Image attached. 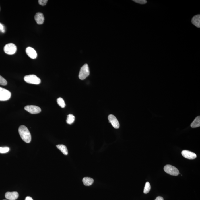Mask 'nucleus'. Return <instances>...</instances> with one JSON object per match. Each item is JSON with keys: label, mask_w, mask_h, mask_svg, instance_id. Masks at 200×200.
I'll return each instance as SVG.
<instances>
[{"label": "nucleus", "mask_w": 200, "mask_h": 200, "mask_svg": "<svg viewBox=\"0 0 200 200\" xmlns=\"http://www.w3.org/2000/svg\"><path fill=\"white\" fill-rule=\"evenodd\" d=\"M56 147L65 155H67L68 154V151H67V147H66V146L63 145L61 144L56 145Z\"/></svg>", "instance_id": "16"}, {"label": "nucleus", "mask_w": 200, "mask_h": 200, "mask_svg": "<svg viewBox=\"0 0 200 200\" xmlns=\"http://www.w3.org/2000/svg\"><path fill=\"white\" fill-rule=\"evenodd\" d=\"M24 110L31 114H38L41 111L40 107L35 105H27L24 107Z\"/></svg>", "instance_id": "7"}, {"label": "nucleus", "mask_w": 200, "mask_h": 200, "mask_svg": "<svg viewBox=\"0 0 200 200\" xmlns=\"http://www.w3.org/2000/svg\"><path fill=\"white\" fill-rule=\"evenodd\" d=\"M108 119L109 122L111 123V125L114 128L118 129L119 127V123L117 118L114 115L110 114L109 115Z\"/></svg>", "instance_id": "8"}, {"label": "nucleus", "mask_w": 200, "mask_h": 200, "mask_svg": "<svg viewBox=\"0 0 200 200\" xmlns=\"http://www.w3.org/2000/svg\"><path fill=\"white\" fill-rule=\"evenodd\" d=\"M19 133L22 139L27 143H30L31 141V135L27 127L24 125L20 126Z\"/></svg>", "instance_id": "1"}, {"label": "nucleus", "mask_w": 200, "mask_h": 200, "mask_svg": "<svg viewBox=\"0 0 200 200\" xmlns=\"http://www.w3.org/2000/svg\"><path fill=\"white\" fill-rule=\"evenodd\" d=\"M181 154L184 158L189 159H194L197 157L195 153L187 150H183Z\"/></svg>", "instance_id": "9"}, {"label": "nucleus", "mask_w": 200, "mask_h": 200, "mask_svg": "<svg viewBox=\"0 0 200 200\" xmlns=\"http://www.w3.org/2000/svg\"><path fill=\"white\" fill-rule=\"evenodd\" d=\"M192 23L196 27L200 28V15H197L194 16L192 19Z\"/></svg>", "instance_id": "13"}, {"label": "nucleus", "mask_w": 200, "mask_h": 200, "mask_svg": "<svg viewBox=\"0 0 200 200\" xmlns=\"http://www.w3.org/2000/svg\"><path fill=\"white\" fill-rule=\"evenodd\" d=\"M17 51V46L13 44H7L5 45L4 47V51L7 54L9 55L14 54Z\"/></svg>", "instance_id": "5"}, {"label": "nucleus", "mask_w": 200, "mask_h": 200, "mask_svg": "<svg viewBox=\"0 0 200 200\" xmlns=\"http://www.w3.org/2000/svg\"><path fill=\"white\" fill-rule=\"evenodd\" d=\"M90 74L89 66L85 64L81 67L80 71L79 78L81 80L85 79Z\"/></svg>", "instance_id": "3"}, {"label": "nucleus", "mask_w": 200, "mask_h": 200, "mask_svg": "<svg viewBox=\"0 0 200 200\" xmlns=\"http://www.w3.org/2000/svg\"><path fill=\"white\" fill-rule=\"evenodd\" d=\"M35 19L37 24H43L44 20H45L44 15L40 12H38L36 14L35 16Z\"/></svg>", "instance_id": "12"}, {"label": "nucleus", "mask_w": 200, "mask_h": 200, "mask_svg": "<svg viewBox=\"0 0 200 200\" xmlns=\"http://www.w3.org/2000/svg\"><path fill=\"white\" fill-rule=\"evenodd\" d=\"M155 200H164V199L163 197H161V196H158V197H156Z\"/></svg>", "instance_id": "25"}, {"label": "nucleus", "mask_w": 200, "mask_h": 200, "mask_svg": "<svg viewBox=\"0 0 200 200\" xmlns=\"http://www.w3.org/2000/svg\"><path fill=\"white\" fill-rule=\"evenodd\" d=\"M47 0H39L38 2L39 4L42 6H45L47 3Z\"/></svg>", "instance_id": "23"}, {"label": "nucleus", "mask_w": 200, "mask_h": 200, "mask_svg": "<svg viewBox=\"0 0 200 200\" xmlns=\"http://www.w3.org/2000/svg\"><path fill=\"white\" fill-rule=\"evenodd\" d=\"M25 200H33V199L30 196H27L26 197Z\"/></svg>", "instance_id": "26"}, {"label": "nucleus", "mask_w": 200, "mask_h": 200, "mask_svg": "<svg viewBox=\"0 0 200 200\" xmlns=\"http://www.w3.org/2000/svg\"></svg>", "instance_id": "27"}, {"label": "nucleus", "mask_w": 200, "mask_h": 200, "mask_svg": "<svg viewBox=\"0 0 200 200\" xmlns=\"http://www.w3.org/2000/svg\"><path fill=\"white\" fill-rule=\"evenodd\" d=\"M7 84V80L5 78L0 75V85L5 86Z\"/></svg>", "instance_id": "21"}, {"label": "nucleus", "mask_w": 200, "mask_h": 200, "mask_svg": "<svg viewBox=\"0 0 200 200\" xmlns=\"http://www.w3.org/2000/svg\"><path fill=\"white\" fill-rule=\"evenodd\" d=\"M27 54L30 58L35 59L37 57V53L35 49L31 47H28L26 50Z\"/></svg>", "instance_id": "10"}, {"label": "nucleus", "mask_w": 200, "mask_h": 200, "mask_svg": "<svg viewBox=\"0 0 200 200\" xmlns=\"http://www.w3.org/2000/svg\"><path fill=\"white\" fill-rule=\"evenodd\" d=\"M83 181L84 184L86 186H90L94 183V180L90 177H84L83 180Z\"/></svg>", "instance_id": "14"}, {"label": "nucleus", "mask_w": 200, "mask_h": 200, "mask_svg": "<svg viewBox=\"0 0 200 200\" xmlns=\"http://www.w3.org/2000/svg\"><path fill=\"white\" fill-rule=\"evenodd\" d=\"M134 2L140 4H145L147 3V1L146 0H134Z\"/></svg>", "instance_id": "22"}, {"label": "nucleus", "mask_w": 200, "mask_h": 200, "mask_svg": "<svg viewBox=\"0 0 200 200\" xmlns=\"http://www.w3.org/2000/svg\"><path fill=\"white\" fill-rule=\"evenodd\" d=\"M164 170L165 172L173 176H177L180 174L178 169L175 166L171 165H168L165 166L164 167Z\"/></svg>", "instance_id": "4"}, {"label": "nucleus", "mask_w": 200, "mask_h": 200, "mask_svg": "<svg viewBox=\"0 0 200 200\" xmlns=\"http://www.w3.org/2000/svg\"><path fill=\"white\" fill-rule=\"evenodd\" d=\"M24 79L26 82L29 84H39L41 83L40 79L35 75L25 76Z\"/></svg>", "instance_id": "2"}, {"label": "nucleus", "mask_w": 200, "mask_h": 200, "mask_svg": "<svg viewBox=\"0 0 200 200\" xmlns=\"http://www.w3.org/2000/svg\"><path fill=\"white\" fill-rule=\"evenodd\" d=\"M151 189V186L150 184L148 182L146 183L145 186L143 193L145 194L148 193Z\"/></svg>", "instance_id": "18"}, {"label": "nucleus", "mask_w": 200, "mask_h": 200, "mask_svg": "<svg viewBox=\"0 0 200 200\" xmlns=\"http://www.w3.org/2000/svg\"><path fill=\"white\" fill-rule=\"evenodd\" d=\"M9 150V148L8 147H0V153H5L8 152Z\"/></svg>", "instance_id": "20"}, {"label": "nucleus", "mask_w": 200, "mask_h": 200, "mask_svg": "<svg viewBox=\"0 0 200 200\" xmlns=\"http://www.w3.org/2000/svg\"><path fill=\"white\" fill-rule=\"evenodd\" d=\"M57 102L59 106L61 107V108H64L66 106L64 100L61 98H59L57 99Z\"/></svg>", "instance_id": "19"}, {"label": "nucleus", "mask_w": 200, "mask_h": 200, "mask_svg": "<svg viewBox=\"0 0 200 200\" xmlns=\"http://www.w3.org/2000/svg\"><path fill=\"white\" fill-rule=\"evenodd\" d=\"M0 31L4 33L5 32V29L4 26L3 24L0 23Z\"/></svg>", "instance_id": "24"}, {"label": "nucleus", "mask_w": 200, "mask_h": 200, "mask_svg": "<svg viewBox=\"0 0 200 200\" xmlns=\"http://www.w3.org/2000/svg\"><path fill=\"white\" fill-rule=\"evenodd\" d=\"M192 128H196L200 127V116H197L195 119L194 121L193 122L191 125Z\"/></svg>", "instance_id": "15"}, {"label": "nucleus", "mask_w": 200, "mask_h": 200, "mask_svg": "<svg viewBox=\"0 0 200 200\" xmlns=\"http://www.w3.org/2000/svg\"><path fill=\"white\" fill-rule=\"evenodd\" d=\"M11 96V94L9 91L0 87V101H7Z\"/></svg>", "instance_id": "6"}, {"label": "nucleus", "mask_w": 200, "mask_h": 200, "mask_svg": "<svg viewBox=\"0 0 200 200\" xmlns=\"http://www.w3.org/2000/svg\"><path fill=\"white\" fill-rule=\"evenodd\" d=\"M19 194L16 192H7L5 196L7 199L9 200H15L19 197Z\"/></svg>", "instance_id": "11"}, {"label": "nucleus", "mask_w": 200, "mask_h": 200, "mask_svg": "<svg viewBox=\"0 0 200 200\" xmlns=\"http://www.w3.org/2000/svg\"><path fill=\"white\" fill-rule=\"evenodd\" d=\"M75 120V117L74 115L71 114L67 115V122L68 124H72L74 122Z\"/></svg>", "instance_id": "17"}]
</instances>
